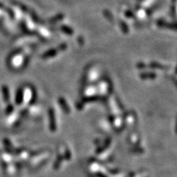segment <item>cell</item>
Returning a JSON list of instances; mask_svg holds the SVG:
<instances>
[{
    "instance_id": "cell-1",
    "label": "cell",
    "mask_w": 177,
    "mask_h": 177,
    "mask_svg": "<svg viewBox=\"0 0 177 177\" xmlns=\"http://www.w3.org/2000/svg\"><path fill=\"white\" fill-rule=\"evenodd\" d=\"M3 94H4V98H5V100H6L5 101H8V99H9V92H8V89L7 87H3Z\"/></svg>"
}]
</instances>
